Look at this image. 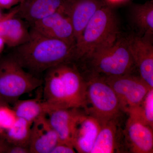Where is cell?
<instances>
[{"label":"cell","mask_w":153,"mask_h":153,"mask_svg":"<svg viewBox=\"0 0 153 153\" xmlns=\"http://www.w3.org/2000/svg\"><path fill=\"white\" fill-rule=\"evenodd\" d=\"M5 45V44L4 40L0 37V54L4 50Z\"/></svg>","instance_id":"27"},{"label":"cell","mask_w":153,"mask_h":153,"mask_svg":"<svg viewBox=\"0 0 153 153\" xmlns=\"http://www.w3.org/2000/svg\"><path fill=\"white\" fill-rule=\"evenodd\" d=\"M9 105L7 104V103H6V102H4L2 101V100H1L0 99V106L1 105Z\"/></svg>","instance_id":"28"},{"label":"cell","mask_w":153,"mask_h":153,"mask_svg":"<svg viewBox=\"0 0 153 153\" xmlns=\"http://www.w3.org/2000/svg\"><path fill=\"white\" fill-rule=\"evenodd\" d=\"M81 109L57 108L47 114L49 123L58 136L59 143L73 147V137L76 124L85 112L84 110L81 111Z\"/></svg>","instance_id":"12"},{"label":"cell","mask_w":153,"mask_h":153,"mask_svg":"<svg viewBox=\"0 0 153 153\" xmlns=\"http://www.w3.org/2000/svg\"><path fill=\"white\" fill-rule=\"evenodd\" d=\"M117 118L102 124L91 153H120L123 144Z\"/></svg>","instance_id":"17"},{"label":"cell","mask_w":153,"mask_h":153,"mask_svg":"<svg viewBox=\"0 0 153 153\" xmlns=\"http://www.w3.org/2000/svg\"><path fill=\"white\" fill-rule=\"evenodd\" d=\"M43 80L25 70L10 54L0 57V99L14 104L23 94L41 86Z\"/></svg>","instance_id":"6"},{"label":"cell","mask_w":153,"mask_h":153,"mask_svg":"<svg viewBox=\"0 0 153 153\" xmlns=\"http://www.w3.org/2000/svg\"><path fill=\"white\" fill-rule=\"evenodd\" d=\"M13 107L18 117L22 118L31 123L43 115L48 114L56 109L40 96L26 100H18L14 103Z\"/></svg>","instance_id":"19"},{"label":"cell","mask_w":153,"mask_h":153,"mask_svg":"<svg viewBox=\"0 0 153 153\" xmlns=\"http://www.w3.org/2000/svg\"><path fill=\"white\" fill-rule=\"evenodd\" d=\"M18 11L17 6L0 18V37L12 48L23 44L30 35L25 23L17 16Z\"/></svg>","instance_id":"14"},{"label":"cell","mask_w":153,"mask_h":153,"mask_svg":"<svg viewBox=\"0 0 153 153\" xmlns=\"http://www.w3.org/2000/svg\"><path fill=\"white\" fill-rule=\"evenodd\" d=\"M59 143L56 132L50 124L47 114L33 122L29 145L30 153H51Z\"/></svg>","instance_id":"13"},{"label":"cell","mask_w":153,"mask_h":153,"mask_svg":"<svg viewBox=\"0 0 153 153\" xmlns=\"http://www.w3.org/2000/svg\"><path fill=\"white\" fill-rule=\"evenodd\" d=\"M126 39L140 76L153 88V38L131 35Z\"/></svg>","instance_id":"8"},{"label":"cell","mask_w":153,"mask_h":153,"mask_svg":"<svg viewBox=\"0 0 153 153\" xmlns=\"http://www.w3.org/2000/svg\"><path fill=\"white\" fill-rule=\"evenodd\" d=\"M153 128L129 115L123 131L125 144L130 152L153 153Z\"/></svg>","instance_id":"11"},{"label":"cell","mask_w":153,"mask_h":153,"mask_svg":"<svg viewBox=\"0 0 153 153\" xmlns=\"http://www.w3.org/2000/svg\"><path fill=\"white\" fill-rule=\"evenodd\" d=\"M107 4V0H63L60 9L71 21L76 44L96 12Z\"/></svg>","instance_id":"9"},{"label":"cell","mask_w":153,"mask_h":153,"mask_svg":"<svg viewBox=\"0 0 153 153\" xmlns=\"http://www.w3.org/2000/svg\"><path fill=\"white\" fill-rule=\"evenodd\" d=\"M129 18L138 32L137 35L153 38V0L144 4L132 5L130 9Z\"/></svg>","instance_id":"18"},{"label":"cell","mask_w":153,"mask_h":153,"mask_svg":"<svg viewBox=\"0 0 153 153\" xmlns=\"http://www.w3.org/2000/svg\"><path fill=\"white\" fill-rule=\"evenodd\" d=\"M120 36L119 25L114 11L109 5L103 6L89 20L76 42L74 62L113 44Z\"/></svg>","instance_id":"3"},{"label":"cell","mask_w":153,"mask_h":153,"mask_svg":"<svg viewBox=\"0 0 153 153\" xmlns=\"http://www.w3.org/2000/svg\"><path fill=\"white\" fill-rule=\"evenodd\" d=\"M3 153H30V150L29 148L11 143L5 139Z\"/></svg>","instance_id":"23"},{"label":"cell","mask_w":153,"mask_h":153,"mask_svg":"<svg viewBox=\"0 0 153 153\" xmlns=\"http://www.w3.org/2000/svg\"><path fill=\"white\" fill-rule=\"evenodd\" d=\"M32 124L24 119L18 117L10 128L1 134L9 142L29 148Z\"/></svg>","instance_id":"20"},{"label":"cell","mask_w":153,"mask_h":153,"mask_svg":"<svg viewBox=\"0 0 153 153\" xmlns=\"http://www.w3.org/2000/svg\"><path fill=\"white\" fill-rule=\"evenodd\" d=\"M43 83V98L56 109L85 108L86 83L74 62L48 69Z\"/></svg>","instance_id":"2"},{"label":"cell","mask_w":153,"mask_h":153,"mask_svg":"<svg viewBox=\"0 0 153 153\" xmlns=\"http://www.w3.org/2000/svg\"><path fill=\"white\" fill-rule=\"evenodd\" d=\"M20 1H21V0H20Z\"/></svg>","instance_id":"31"},{"label":"cell","mask_w":153,"mask_h":153,"mask_svg":"<svg viewBox=\"0 0 153 153\" xmlns=\"http://www.w3.org/2000/svg\"><path fill=\"white\" fill-rule=\"evenodd\" d=\"M4 137L2 134L0 133V153L3 152V146H4Z\"/></svg>","instance_id":"26"},{"label":"cell","mask_w":153,"mask_h":153,"mask_svg":"<svg viewBox=\"0 0 153 153\" xmlns=\"http://www.w3.org/2000/svg\"><path fill=\"white\" fill-rule=\"evenodd\" d=\"M102 76L117 96L121 111L128 114L139 106L149 91L153 88L140 76L133 75L132 73Z\"/></svg>","instance_id":"7"},{"label":"cell","mask_w":153,"mask_h":153,"mask_svg":"<svg viewBox=\"0 0 153 153\" xmlns=\"http://www.w3.org/2000/svg\"><path fill=\"white\" fill-rule=\"evenodd\" d=\"M75 46L31 29L27 39L12 48L10 54L25 70L38 76L57 65L74 62Z\"/></svg>","instance_id":"1"},{"label":"cell","mask_w":153,"mask_h":153,"mask_svg":"<svg viewBox=\"0 0 153 153\" xmlns=\"http://www.w3.org/2000/svg\"><path fill=\"white\" fill-rule=\"evenodd\" d=\"M128 114L153 128V88L149 91L139 105Z\"/></svg>","instance_id":"21"},{"label":"cell","mask_w":153,"mask_h":153,"mask_svg":"<svg viewBox=\"0 0 153 153\" xmlns=\"http://www.w3.org/2000/svg\"><path fill=\"white\" fill-rule=\"evenodd\" d=\"M101 126L98 120L84 112L77 122L73 137L75 151L79 153H91Z\"/></svg>","instance_id":"15"},{"label":"cell","mask_w":153,"mask_h":153,"mask_svg":"<svg viewBox=\"0 0 153 153\" xmlns=\"http://www.w3.org/2000/svg\"><path fill=\"white\" fill-rule=\"evenodd\" d=\"M31 26V29L43 36L76 45L74 29L71 21L60 8Z\"/></svg>","instance_id":"10"},{"label":"cell","mask_w":153,"mask_h":153,"mask_svg":"<svg viewBox=\"0 0 153 153\" xmlns=\"http://www.w3.org/2000/svg\"><path fill=\"white\" fill-rule=\"evenodd\" d=\"M18 118L16 111L9 105L0 106V128L3 131H5L10 128Z\"/></svg>","instance_id":"22"},{"label":"cell","mask_w":153,"mask_h":153,"mask_svg":"<svg viewBox=\"0 0 153 153\" xmlns=\"http://www.w3.org/2000/svg\"><path fill=\"white\" fill-rule=\"evenodd\" d=\"M20 1V0H0V8L6 9L11 8L19 4Z\"/></svg>","instance_id":"25"},{"label":"cell","mask_w":153,"mask_h":153,"mask_svg":"<svg viewBox=\"0 0 153 153\" xmlns=\"http://www.w3.org/2000/svg\"><path fill=\"white\" fill-rule=\"evenodd\" d=\"M80 72L86 83L85 112L101 124L117 118L121 111L119 101L102 76L86 70Z\"/></svg>","instance_id":"5"},{"label":"cell","mask_w":153,"mask_h":153,"mask_svg":"<svg viewBox=\"0 0 153 153\" xmlns=\"http://www.w3.org/2000/svg\"><path fill=\"white\" fill-rule=\"evenodd\" d=\"M2 15L1 13V12H0V18L1 17Z\"/></svg>","instance_id":"30"},{"label":"cell","mask_w":153,"mask_h":153,"mask_svg":"<svg viewBox=\"0 0 153 153\" xmlns=\"http://www.w3.org/2000/svg\"><path fill=\"white\" fill-rule=\"evenodd\" d=\"M63 0H21L17 16L30 25L58 11Z\"/></svg>","instance_id":"16"},{"label":"cell","mask_w":153,"mask_h":153,"mask_svg":"<svg viewBox=\"0 0 153 153\" xmlns=\"http://www.w3.org/2000/svg\"><path fill=\"white\" fill-rule=\"evenodd\" d=\"M85 63L79 69L104 76H116L132 73L136 67L126 38L120 36L113 44L94 51L76 62Z\"/></svg>","instance_id":"4"},{"label":"cell","mask_w":153,"mask_h":153,"mask_svg":"<svg viewBox=\"0 0 153 153\" xmlns=\"http://www.w3.org/2000/svg\"><path fill=\"white\" fill-rule=\"evenodd\" d=\"M4 131H3L1 129V128H0V133H2Z\"/></svg>","instance_id":"29"},{"label":"cell","mask_w":153,"mask_h":153,"mask_svg":"<svg viewBox=\"0 0 153 153\" xmlns=\"http://www.w3.org/2000/svg\"><path fill=\"white\" fill-rule=\"evenodd\" d=\"M76 152L73 147L58 143L52 149L51 153H74Z\"/></svg>","instance_id":"24"}]
</instances>
